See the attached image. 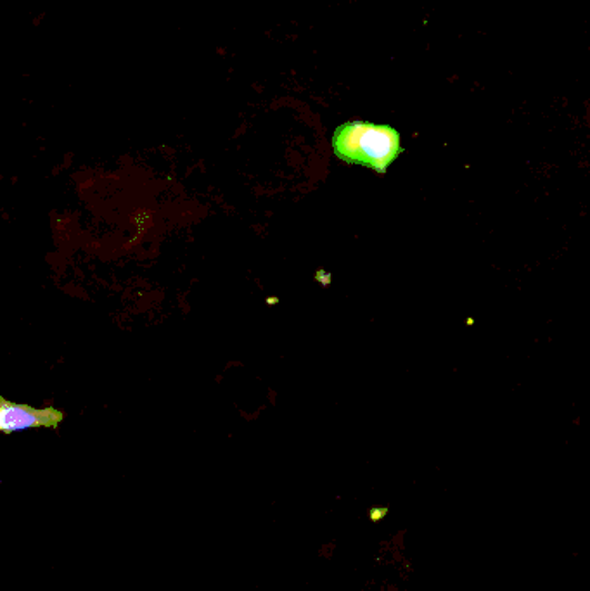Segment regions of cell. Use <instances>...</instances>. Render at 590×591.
<instances>
[{
	"instance_id": "obj_1",
	"label": "cell",
	"mask_w": 590,
	"mask_h": 591,
	"mask_svg": "<svg viewBox=\"0 0 590 591\" xmlns=\"http://www.w3.org/2000/svg\"><path fill=\"white\" fill-rule=\"evenodd\" d=\"M333 151L342 161L386 174L404 149L401 134L390 125L348 121L334 131Z\"/></svg>"
},
{
	"instance_id": "obj_2",
	"label": "cell",
	"mask_w": 590,
	"mask_h": 591,
	"mask_svg": "<svg viewBox=\"0 0 590 591\" xmlns=\"http://www.w3.org/2000/svg\"><path fill=\"white\" fill-rule=\"evenodd\" d=\"M62 421H65V414L56 406L33 408L30 405L0 398V431L6 436L20 433V431L37 430V427L58 430Z\"/></svg>"
},
{
	"instance_id": "obj_3",
	"label": "cell",
	"mask_w": 590,
	"mask_h": 591,
	"mask_svg": "<svg viewBox=\"0 0 590 591\" xmlns=\"http://www.w3.org/2000/svg\"><path fill=\"white\" fill-rule=\"evenodd\" d=\"M386 514H389V509H373V511H371L370 518L371 521L380 522L386 518Z\"/></svg>"
}]
</instances>
